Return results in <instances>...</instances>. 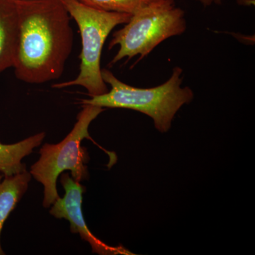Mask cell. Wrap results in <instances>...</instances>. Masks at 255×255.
<instances>
[{"instance_id":"8992f818","label":"cell","mask_w":255,"mask_h":255,"mask_svg":"<svg viewBox=\"0 0 255 255\" xmlns=\"http://www.w3.org/2000/svg\"><path fill=\"white\" fill-rule=\"evenodd\" d=\"M60 183L65 190L63 198L58 197L52 204L50 214L58 219H65L70 224V231L80 235L92 248V253L99 255H131L124 247H112L96 238L87 227L82 213V194L85 188L74 180L68 173H62Z\"/></svg>"},{"instance_id":"5b68a950","label":"cell","mask_w":255,"mask_h":255,"mask_svg":"<svg viewBox=\"0 0 255 255\" xmlns=\"http://www.w3.org/2000/svg\"><path fill=\"white\" fill-rule=\"evenodd\" d=\"M69 14L80 29L82 51L80 55V73L75 80L56 83L53 88L81 86L90 97L109 91L101 69V55L107 37L116 26L128 22L131 14L96 9L79 0H63Z\"/></svg>"},{"instance_id":"3957f363","label":"cell","mask_w":255,"mask_h":255,"mask_svg":"<svg viewBox=\"0 0 255 255\" xmlns=\"http://www.w3.org/2000/svg\"><path fill=\"white\" fill-rule=\"evenodd\" d=\"M104 111L105 108L102 107L84 105L73 128L61 142L42 146L39 159L31 166L29 172L44 188L43 207H50L59 197L57 180L65 171H70L72 177L76 182L81 183L88 179L87 163L90 157L81 143L84 139L92 140L89 127Z\"/></svg>"},{"instance_id":"7c38bea8","label":"cell","mask_w":255,"mask_h":255,"mask_svg":"<svg viewBox=\"0 0 255 255\" xmlns=\"http://www.w3.org/2000/svg\"><path fill=\"white\" fill-rule=\"evenodd\" d=\"M4 177V176H3V174L1 173V172H0V181L1 180V179H2V177Z\"/></svg>"},{"instance_id":"ba28073f","label":"cell","mask_w":255,"mask_h":255,"mask_svg":"<svg viewBox=\"0 0 255 255\" xmlns=\"http://www.w3.org/2000/svg\"><path fill=\"white\" fill-rule=\"evenodd\" d=\"M45 137L46 132H41L16 143L3 144L0 142V172L6 177L26 170V165L22 163V159L41 145Z\"/></svg>"},{"instance_id":"9c48e42d","label":"cell","mask_w":255,"mask_h":255,"mask_svg":"<svg viewBox=\"0 0 255 255\" xmlns=\"http://www.w3.org/2000/svg\"><path fill=\"white\" fill-rule=\"evenodd\" d=\"M32 176L27 169L0 181V255H5L1 246V234L5 221L27 191Z\"/></svg>"},{"instance_id":"30bf717a","label":"cell","mask_w":255,"mask_h":255,"mask_svg":"<svg viewBox=\"0 0 255 255\" xmlns=\"http://www.w3.org/2000/svg\"><path fill=\"white\" fill-rule=\"evenodd\" d=\"M79 1L96 9L132 14L154 0H79Z\"/></svg>"},{"instance_id":"52a82bcc","label":"cell","mask_w":255,"mask_h":255,"mask_svg":"<svg viewBox=\"0 0 255 255\" xmlns=\"http://www.w3.org/2000/svg\"><path fill=\"white\" fill-rule=\"evenodd\" d=\"M18 40L16 0H0V74L14 67Z\"/></svg>"},{"instance_id":"7a4b0ae2","label":"cell","mask_w":255,"mask_h":255,"mask_svg":"<svg viewBox=\"0 0 255 255\" xmlns=\"http://www.w3.org/2000/svg\"><path fill=\"white\" fill-rule=\"evenodd\" d=\"M182 68L175 67L170 78L164 84L143 89L127 85L119 80L110 70L103 69L102 78L110 85V91L82 100L80 104L141 112L152 119L157 130L166 132L172 127L178 111L194 99V92L191 88L182 87Z\"/></svg>"},{"instance_id":"8fae6325","label":"cell","mask_w":255,"mask_h":255,"mask_svg":"<svg viewBox=\"0 0 255 255\" xmlns=\"http://www.w3.org/2000/svg\"><path fill=\"white\" fill-rule=\"evenodd\" d=\"M204 6H211V4H220L222 2L223 0H199Z\"/></svg>"},{"instance_id":"277c9868","label":"cell","mask_w":255,"mask_h":255,"mask_svg":"<svg viewBox=\"0 0 255 255\" xmlns=\"http://www.w3.org/2000/svg\"><path fill=\"white\" fill-rule=\"evenodd\" d=\"M187 30L185 12L174 0H154L132 14L123 28L114 32L109 48L119 46L110 65L124 58L140 55L137 62L171 37L180 36Z\"/></svg>"},{"instance_id":"6da1fadb","label":"cell","mask_w":255,"mask_h":255,"mask_svg":"<svg viewBox=\"0 0 255 255\" xmlns=\"http://www.w3.org/2000/svg\"><path fill=\"white\" fill-rule=\"evenodd\" d=\"M18 40L15 75L42 84L61 77L73 43L70 14L63 0H16Z\"/></svg>"}]
</instances>
